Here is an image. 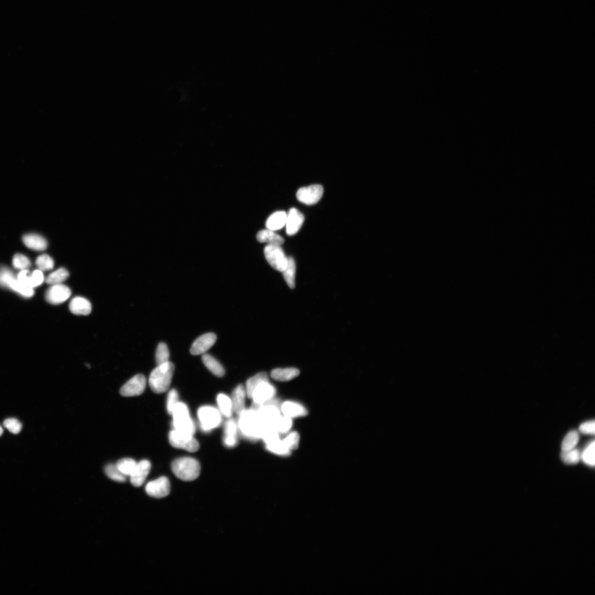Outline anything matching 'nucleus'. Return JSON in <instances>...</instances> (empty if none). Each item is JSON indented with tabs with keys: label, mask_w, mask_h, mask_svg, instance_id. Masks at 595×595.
<instances>
[{
	"label": "nucleus",
	"mask_w": 595,
	"mask_h": 595,
	"mask_svg": "<svg viewBox=\"0 0 595 595\" xmlns=\"http://www.w3.org/2000/svg\"><path fill=\"white\" fill-rule=\"evenodd\" d=\"M143 581L135 572L125 568L104 570L92 584L91 595H139Z\"/></svg>",
	"instance_id": "6"
},
{
	"label": "nucleus",
	"mask_w": 595,
	"mask_h": 595,
	"mask_svg": "<svg viewBox=\"0 0 595 595\" xmlns=\"http://www.w3.org/2000/svg\"><path fill=\"white\" fill-rule=\"evenodd\" d=\"M513 475L518 484L534 485L540 490L561 492L569 483L566 474L551 467L546 461L536 458L518 462Z\"/></svg>",
	"instance_id": "3"
},
{
	"label": "nucleus",
	"mask_w": 595,
	"mask_h": 595,
	"mask_svg": "<svg viewBox=\"0 0 595 595\" xmlns=\"http://www.w3.org/2000/svg\"><path fill=\"white\" fill-rule=\"evenodd\" d=\"M572 465L577 471H586L595 464V419L586 416L573 428Z\"/></svg>",
	"instance_id": "8"
},
{
	"label": "nucleus",
	"mask_w": 595,
	"mask_h": 595,
	"mask_svg": "<svg viewBox=\"0 0 595 595\" xmlns=\"http://www.w3.org/2000/svg\"><path fill=\"white\" fill-rule=\"evenodd\" d=\"M26 532L32 538L54 539L60 535L62 525L59 518L45 508H31L26 517Z\"/></svg>",
	"instance_id": "11"
},
{
	"label": "nucleus",
	"mask_w": 595,
	"mask_h": 595,
	"mask_svg": "<svg viewBox=\"0 0 595 595\" xmlns=\"http://www.w3.org/2000/svg\"><path fill=\"white\" fill-rule=\"evenodd\" d=\"M0 571L20 577L52 595H60L69 587L66 576L43 569L28 547L8 534L0 535Z\"/></svg>",
	"instance_id": "1"
},
{
	"label": "nucleus",
	"mask_w": 595,
	"mask_h": 595,
	"mask_svg": "<svg viewBox=\"0 0 595 595\" xmlns=\"http://www.w3.org/2000/svg\"><path fill=\"white\" fill-rule=\"evenodd\" d=\"M149 595H167V594H162V593H153V594H149Z\"/></svg>",
	"instance_id": "14"
},
{
	"label": "nucleus",
	"mask_w": 595,
	"mask_h": 595,
	"mask_svg": "<svg viewBox=\"0 0 595 595\" xmlns=\"http://www.w3.org/2000/svg\"><path fill=\"white\" fill-rule=\"evenodd\" d=\"M89 561L88 550L80 539L71 540L62 550L63 575L68 576L82 570Z\"/></svg>",
	"instance_id": "12"
},
{
	"label": "nucleus",
	"mask_w": 595,
	"mask_h": 595,
	"mask_svg": "<svg viewBox=\"0 0 595 595\" xmlns=\"http://www.w3.org/2000/svg\"><path fill=\"white\" fill-rule=\"evenodd\" d=\"M530 516L542 533L554 542L565 545L576 526L564 496L559 491L536 489L529 495Z\"/></svg>",
	"instance_id": "2"
},
{
	"label": "nucleus",
	"mask_w": 595,
	"mask_h": 595,
	"mask_svg": "<svg viewBox=\"0 0 595 595\" xmlns=\"http://www.w3.org/2000/svg\"><path fill=\"white\" fill-rule=\"evenodd\" d=\"M38 564L57 575H63L62 550L57 540L47 539L37 547L34 555Z\"/></svg>",
	"instance_id": "13"
},
{
	"label": "nucleus",
	"mask_w": 595,
	"mask_h": 595,
	"mask_svg": "<svg viewBox=\"0 0 595 595\" xmlns=\"http://www.w3.org/2000/svg\"><path fill=\"white\" fill-rule=\"evenodd\" d=\"M46 482L54 494L75 502L89 501L95 493L93 481L79 470H50L46 474Z\"/></svg>",
	"instance_id": "4"
},
{
	"label": "nucleus",
	"mask_w": 595,
	"mask_h": 595,
	"mask_svg": "<svg viewBox=\"0 0 595 595\" xmlns=\"http://www.w3.org/2000/svg\"><path fill=\"white\" fill-rule=\"evenodd\" d=\"M573 427L569 423L551 424L539 432L532 446L534 457L543 461H554L565 457L571 451Z\"/></svg>",
	"instance_id": "5"
},
{
	"label": "nucleus",
	"mask_w": 595,
	"mask_h": 595,
	"mask_svg": "<svg viewBox=\"0 0 595 595\" xmlns=\"http://www.w3.org/2000/svg\"><path fill=\"white\" fill-rule=\"evenodd\" d=\"M591 527L588 518L576 515V526L565 544L568 557L573 567L582 578L590 575Z\"/></svg>",
	"instance_id": "7"
},
{
	"label": "nucleus",
	"mask_w": 595,
	"mask_h": 595,
	"mask_svg": "<svg viewBox=\"0 0 595 595\" xmlns=\"http://www.w3.org/2000/svg\"><path fill=\"white\" fill-rule=\"evenodd\" d=\"M138 545L128 536H121L96 551L92 565L97 569L123 568L138 554Z\"/></svg>",
	"instance_id": "9"
},
{
	"label": "nucleus",
	"mask_w": 595,
	"mask_h": 595,
	"mask_svg": "<svg viewBox=\"0 0 595 595\" xmlns=\"http://www.w3.org/2000/svg\"><path fill=\"white\" fill-rule=\"evenodd\" d=\"M72 529L83 543H93L106 537L108 524L100 512L88 508L74 515Z\"/></svg>",
	"instance_id": "10"
},
{
	"label": "nucleus",
	"mask_w": 595,
	"mask_h": 595,
	"mask_svg": "<svg viewBox=\"0 0 595 595\" xmlns=\"http://www.w3.org/2000/svg\"><path fill=\"white\" fill-rule=\"evenodd\" d=\"M593 395H594V398H595V383L593 385Z\"/></svg>",
	"instance_id": "15"
}]
</instances>
